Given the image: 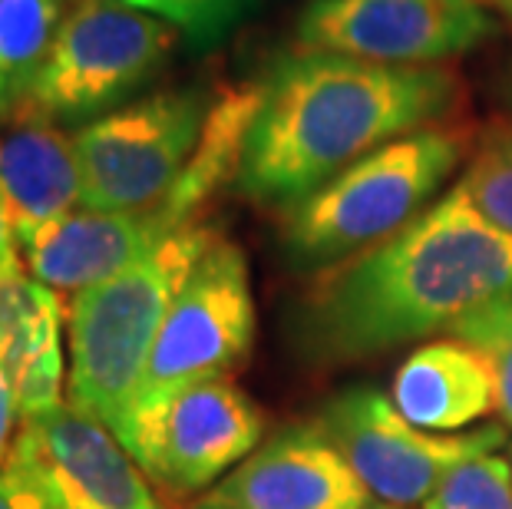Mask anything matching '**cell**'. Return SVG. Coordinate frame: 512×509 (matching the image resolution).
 Here are the masks:
<instances>
[{
	"instance_id": "1",
	"label": "cell",
	"mask_w": 512,
	"mask_h": 509,
	"mask_svg": "<svg viewBox=\"0 0 512 509\" xmlns=\"http://www.w3.org/2000/svg\"><path fill=\"white\" fill-rule=\"evenodd\" d=\"M512 295V235L460 186L384 242L324 268L301 308V344L318 361H361L450 334Z\"/></svg>"
},
{
	"instance_id": "2",
	"label": "cell",
	"mask_w": 512,
	"mask_h": 509,
	"mask_svg": "<svg viewBox=\"0 0 512 509\" xmlns=\"http://www.w3.org/2000/svg\"><path fill=\"white\" fill-rule=\"evenodd\" d=\"M450 67H390L337 53H291L258 83L235 186L265 205H298L374 149L456 113Z\"/></svg>"
},
{
	"instance_id": "3",
	"label": "cell",
	"mask_w": 512,
	"mask_h": 509,
	"mask_svg": "<svg viewBox=\"0 0 512 509\" xmlns=\"http://www.w3.org/2000/svg\"><path fill=\"white\" fill-rule=\"evenodd\" d=\"M219 238L215 225L195 222L126 272L70 298L67 400L110 427L119 443L129 430L139 384L169 305Z\"/></svg>"
},
{
	"instance_id": "4",
	"label": "cell",
	"mask_w": 512,
	"mask_h": 509,
	"mask_svg": "<svg viewBox=\"0 0 512 509\" xmlns=\"http://www.w3.org/2000/svg\"><path fill=\"white\" fill-rule=\"evenodd\" d=\"M470 139V129L446 119L357 159L288 209V255L304 268H331L400 232L470 156Z\"/></svg>"
},
{
	"instance_id": "5",
	"label": "cell",
	"mask_w": 512,
	"mask_h": 509,
	"mask_svg": "<svg viewBox=\"0 0 512 509\" xmlns=\"http://www.w3.org/2000/svg\"><path fill=\"white\" fill-rule=\"evenodd\" d=\"M212 103L202 90H162L76 129L83 209L143 212L159 205L199 149Z\"/></svg>"
},
{
	"instance_id": "6",
	"label": "cell",
	"mask_w": 512,
	"mask_h": 509,
	"mask_svg": "<svg viewBox=\"0 0 512 509\" xmlns=\"http://www.w3.org/2000/svg\"><path fill=\"white\" fill-rule=\"evenodd\" d=\"M314 424L361 476L374 500L403 509L427 503L456 467L509 447V433L499 424L460 433L423 430L377 387H347L334 394L324 400Z\"/></svg>"
},
{
	"instance_id": "7",
	"label": "cell",
	"mask_w": 512,
	"mask_h": 509,
	"mask_svg": "<svg viewBox=\"0 0 512 509\" xmlns=\"http://www.w3.org/2000/svg\"><path fill=\"white\" fill-rule=\"evenodd\" d=\"M176 47V27L123 0H80L57 30L27 100L50 119H83L139 90ZM14 113V110H10Z\"/></svg>"
},
{
	"instance_id": "8",
	"label": "cell",
	"mask_w": 512,
	"mask_h": 509,
	"mask_svg": "<svg viewBox=\"0 0 512 509\" xmlns=\"http://www.w3.org/2000/svg\"><path fill=\"white\" fill-rule=\"evenodd\" d=\"M261 437V407L232 377H212L136 410L123 447L172 500H199L252 457Z\"/></svg>"
},
{
	"instance_id": "9",
	"label": "cell",
	"mask_w": 512,
	"mask_h": 509,
	"mask_svg": "<svg viewBox=\"0 0 512 509\" xmlns=\"http://www.w3.org/2000/svg\"><path fill=\"white\" fill-rule=\"evenodd\" d=\"M255 341V295L248 258L235 242L219 238L185 278L152 344L136 410L189 384L228 377ZM133 420V417H129Z\"/></svg>"
},
{
	"instance_id": "10",
	"label": "cell",
	"mask_w": 512,
	"mask_h": 509,
	"mask_svg": "<svg viewBox=\"0 0 512 509\" xmlns=\"http://www.w3.org/2000/svg\"><path fill=\"white\" fill-rule=\"evenodd\" d=\"M489 34L479 0H318L298 17L304 50L390 67H440Z\"/></svg>"
},
{
	"instance_id": "11",
	"label": "cell",
	"mask_w": 512,
	"mask_h": 509,
	"mask_svg": "<svg viewBox=\"0 0 512 509\" xmlns=\"http://www.w3.org/2000/svg\"><path fill=\"white\" fill-rule=\"evenodd\" d=\"M14 447L34 463L57 509H162L133 453L70 400L20 424Z\"/></svg>"
},
{
	"instance_id": "12",
	"label": "cell",
	"mask_w": 512,
	"mask_h": 509,
	"mask_svg": "<svg viewBox=\"0 0 512 509\" xmlns=\"http://www.w3.org/2000/svg\"><path fill=\"white\" fill-rule=\"evenodd\" d=\"M374 496L318 424H294L258 443L189 509H364Z\"/></svg>"
},
{
	"instance_id": "13",
	"label": "cell",
	"mask_w": 512,
	"mask_h": 509,
	"mask_svg": "<svg viewBox=\"0 0 512 509\" xmlns=\"http://www.w3.org/2000/svg\"><path fill=\"white\" fill-rule=\"evenodd\" d=\"M185 215L162 199L143 212H96L76 209L50 222L20 248L27 272L57 295H80L100 281L126 272L139 258L189 229Z\"/></svg>"
},
{
	"instance_id": "14",
	"label": "cell",
	"mask_w": 512,
	"mask_h": 509,
	"mask_svg": "<svg viewBox=\"0 0 512 509\" xmlns=\"http://www.w3.org/2000/svg\"><path fill=\"white\" fill-rule=\"evenodd\" d=\"M0 189L10 225L24 248L40 229L83 205V176L73 136L57 129V119L34 106H17L0 119Z\"/></svg>"
},
{
	"instance_id": "15",
	"label": "cell",
	"mask_w": 512,
	"mask_h": 509,
	"mask_svg": "<svg viewBox=\"0 0 512 509\" xmlns=\"http://www.w3.org/2000/svg\"><path fill=\"white\" fill-rule=\"evenodd\" d=\"M0 357L14 384L20 424L67 400L63 301L30 275L27 265L0 272Z\"/></svg>"
},
{
	"instance_id": "16",
	"label": "cell",
	"mask_w": 512,
	"mask_h": 509,
	"mask_svg": "<svg viewBox=\"0 0 512 509\" xmlns=\"http://www.w3.org/2000/svg\"><path fill=\"white\" fill-rule=\"evenodd\" d=\"M390 400L410 424L433 433L473 430L496 410V374L460 338H430L400 361Z\"/></svg>"
},
{
	"instance_id": "17",
	"label": "cell",
	"mask_w": 512,
	"mask_h": 509,
	"mask_svg": "<svg viewBox=\"0 0 512 509\" xmlns=\"http://www.w3.org/2000/svg\"><path fill=\"white\" fill-rule=\"evenodd\" d=\"M60 17L63 0H0V119L27 100Z\"/></svg>"
},
{
	"instance_id": "18",
	"label": "cell",
	"mask_w": 512,
	"mask_h": 509,
	"mask_svg": "<svg viewBox=\"0 0 512 509\" xmlns=\"http://www.w3.org/2000/svg\"><path fill=\"white\" fill-rule=\"evenodd\" d=\"M460 192L486 222L512 235V123H496L479 136Z\"/></svg>"
},
{
	"instance_id": "19",
	"label": "cell",
	"mask_w": 512,
	"mask_h": 509,
	"mask_svg": "<svg viewBox=\"0 0 512 509\" xmlns=\"http://www.w3.org/2000/svg\"><path fill=\"white\" fill-rule=\"evenodd\" d=\"M486 357L496 374V410L512 430V295L473 311L450 331Z\"/></svg>"
},
{
	"instance_id": "20",
	"label": "cell",
	"mask_w": 512,
	"mask_h": 509,
	"mask_svg": "<svg viewBox=\"0 0 512 509\" xmlns=\"http://www.w3.org/2000/svg\"><path fill=\"white\" fill-rule=\"evenodd\" d=\"M423 509H512L509 457L489 453V457L456 467L433 490Z\"/></svg>"
},
{
	"instance_id": "21",
	"label": "cell",
	"mask_w": 512,
	"mask_h": 509,
	"mask_svg": "<svg viewBox=\"0 0 512 509\" xmlns=\"http://www.w3.org/2000/svg\"><path fill=\"white\" fill-rule=\"evenodd\" d=\"M123 4L166 20L195 43H209L219 40L242 17L248 0H123Z\"/></svg>"
},
{
	"instance_id": "22",
	"label": "cell",
	"mask_w": 512,
	"mask_h": 509,
	"mask_svg": "<svg viewBox=\"0 0 512 509\" xmlns=\"http://www.w3.org/2000/svg\"><path fill=\"white\" fill-rule=\"evenodd\" d=\"M0 509H57L34 463L17 447H10L0 467Z\"/></svg>"
},
{
	"instance_id": "23",
	"label": "cell",
	"mask_w": 512,
	"mask_h": 509,
	"mask_svg": "<svg viewBox=\"0 0 512 509\" xmlns=\"http://www.w3.org/2000/svg\"><path fill=\"white\" fill-rule=\"evenodd\" d=\"M17 430H20V410H17L14 384H10L4 357H0V467H4L10 447H14Z\"/></svg>"
},
{
	"instance_id": "24",
	"label": "cell",
	"mask_w": 512,
	"mask_h": 509,
	"mask_svg": "<svg viewBox=\"0 0 512 509\" xmlns=\"http://www.w3.org/2000/svg\"><path fill=\"white\" fill-rule=\"evenodd\" d=\"M17 265H24V255H20V245H17V238H14V225H10L4 189H0V272H7V268H17Z\"/></svg>"
},
{
	"instance_id": "25",
	"label": "cell",
	"mask_w": 512,
	"mask_h": 509,
	"mask_svg": "<svg viewBox=\"0 0 512 509\" xmlns=\"http://www.w3.org/2000/svg\"><path fill=\"white\" fill-rule=\"evenodd\" d=\"M479 4H489V7H499V10H506V14H512V0H479Z\"/></svg>"
},
{
	"instance_id": "26",
	"label": "cell",
	"mask_w": 512,
	"mask_h": 509,
	"mask_svg": "<svg viewBox=\"0 0 512 509\" xmlns=\"http://www.w3.org/2000/svg\"><path fill=\"white\" fill-rule=\"evenodd\" d=\"M364 509H403V506H387V503H370V506H364Z\"/></svg>"
},
{
	"instance_id": "27",
	"label": "cell",
	"mask_w": 512,
	"mask_h": 509,
	"mask_svg": "<svg viewBox=\"0 0 512 509\" xmlns=\"http://www.w3.org/2000/svg\"><path fill=\"white\" fill-rule=\"evenodd\" d=\"M506 457H509V467H512V440H509V447H506Z\"/></svg>"
},
{
	"instance_id": "28",
	"label": "cell",
	"mask_w": 512,
	"mask_h": 509,
	"mask_svg": "<svg viewBox=\"0 0 512 509\" xmlns=\"http://www.w3.org/2000/svg\"><path fill=\"white\" fill-rule=\"evenodd\" d=\"M509 96H512V77H509Z\"/></svg>"
},
{
	"instance_id": "29",
	"label": "cell",
	"mask_w": 512,
	"mask_h": 509,
	"mask_svg": "<svg viewBox=\"0 0 512 509\" xmlns=\"http://www.w3.org/2000/svg\"><path fill=\"white\" fill-rule=\"evenodd\" d=\"M509 17H512V14H509Z\"/></svg>"
}]
</instances>
